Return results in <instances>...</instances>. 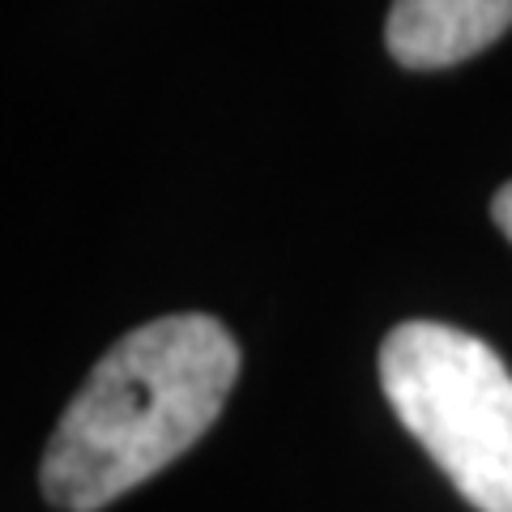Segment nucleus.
Listing matches in <instances>:
<instances>
[{"label":"nucleus","instance_id":"1","mask_svg":"<svg viewBox=\"0 0 512 512\" xmlns=\"http://www.w3.org/2000/svg\"><path fill=\"white\" fill-rule=\"evenodd\" d=\"M239 346L214 316L150 320L107 350L43 453V495L99 512L188 453L227 406Z\"/></svg>","mask_w":512,"mask_h":512},{"label":"nucleus","instance_id":"2","mask_svg":"<svg viewBox=\"0 0 512 512\" xmlns=\"http://www.w3.org/2000/svg\"><path fill=\"white\" fill-rule=\"evenodd\" d=\"M380 389L478 512H512V372L483 338L406 320L380 346Z\"/></svg>","mask_w":512,"mask_h":512},{"label":"nucleus","instance_id":"4","mask_svg":"<svg viewBox=\"0 0 512 512\" xmlns=\"http://www.w3.org/2000/svg\"><path fill=\"white\" fill-rule=\"evenodd\" d=\"M491 218L500 222V231L508 235V244H512V184H504L500 192H495V201H491Z\"/></svg>","mask_w":512,"mask_h":512},{"label":"nucleus","instance_id":"3","mask_svg":"<svg viewBox=\"0 0 512 512\" xmlns=\"http://www.w3.org/2000/svg\"><path fill=\"white\" fill-rule=\"evenodd\" d=\"M512 26V0H393L384 43L406 69H448Z\"/></svg>","mask_w":512,"mask_h":512}]
</instances>
